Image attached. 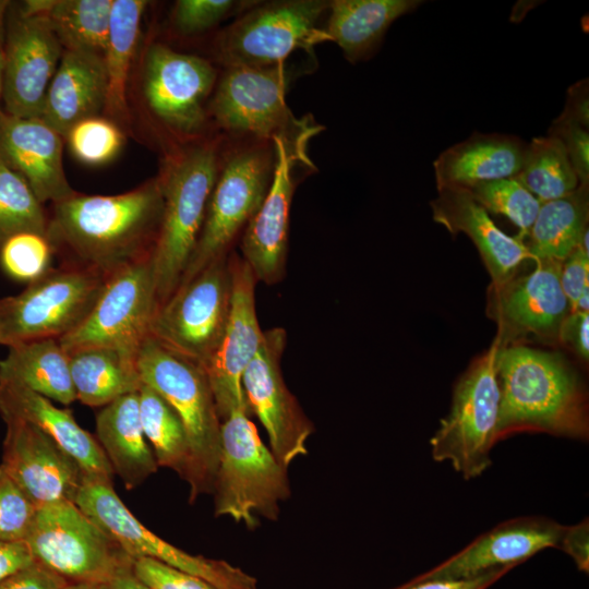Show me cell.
Wrapping results in <instances>:
<instances>
[{"label": "cell", "instance_id": "6da1fadb", "mask_svg": "<svg viewBox=\"0 0 589 589\" xmlns=\"http://www.w3.org/2000/svg\"><path fill=\"white\" fill-rule=\"evenodd\" d=\"M164 208L159 177L115 195L74 193L53 203L47 238L67 264L109 277L152 256Z\"/></svg>", "mask_w": 589, "mask_h": 589}, {"label": "cell", "instance_id": "7a4b0ae2", "mask_svg": "<svg viewBox=\"0 0 589 589\" xmlns=\"http://www.w3.org/2000/svg\"><path fill=\"white\" fill-rule=\"evenodd\" d=\"M496 373L498 440L527 431L587 440L586 392L561 357L526 346L500 345Z\"/></svg>", "mask_w": 589, "mask_h": 589}, {"label": "cell", "instance_id": "3957f363", "mask_svg": "<svg viewBox=\"0 0 589 589\" xmlns=\"http://www.w3.org/2000/svg\"><path fill=\"white\" fill-rule=\"evenodd\" d=\"M224 137L212 134L165 156L158 173L164 208L151 256L158 305L178 288L197 243L221 157Z\"/></svg>", "mask_w": 589, "mask_h": 589}, {"label": "cell", "instance_id": "277c9868", "mask_svg": "<svg viewBox=\"0 0 589 589\" xmlns=\"http://www.w3.org/2000/svg\"><path fill=\"white\" fill-rule=\"evenodd\" d=\"M298 70L293 63L264 68H219L208 113L213 130L227 140L274 141L308 149L323 127L311 117L297 118L286 94Z\"/></svg>", "mask_w": 589, "mask_h": 589}, {"label": "cell", "instance_id": "5b68a950", "mask_svg": "<svg viewBox=\"0 0 589 589\" xmlns=\"http://www.w3.org/2000/svg\"><path fill=\"white\" fill-rule=\"evenodd\" d=\"M136 366L143 384L155 389L180 418L189 442L190 502L212 493L220 457V425L214 395L197 363L152 336L141 345Z\"/></svg>", "mask_w": 589, "mask_h": 589}, {"label": "cell", "instance_id": "8992f818", "mask_svg": "<svg viewBox=\"0 0 589 589\" xmlns=\"http://www.w3.org/2000/svg\"><path fill=\"white\" fill-rule=\"evenodd\" d=\"M275 165L274 141L224 137L202 230L179 285L232 252L268 192Z\"/></svg>", "mask_w": 589, "mask_h": 589}, {"label": "cell", "instance_id": "52a82bcc", "mask_svg": "<svg viewBox=\"0 0 589 589\" xmlns=\"http://www.w3.org/2000/svg\"><path fill=\"white\" fill-rule=\"evenodd\" d=\"M215 516H228L249 529L256 515L276 520L279 503L290 495L285 469L242 411L220 425V457L214 483Z\"/></svg>", "mask_w": 589, "mask_h": 589}, {"label": "cell", "instance_id": "ba28073f", "mask_svg": "<svg viewBox=\"0 0 589 589\" xmlns=\"http://www.w3.org/2000/svg\"><path fill=\"white\" fill-rule=\"evenodd\" d=\"M218 74L219 68L209 58L159 41L148 46L142 67V95L169 142L168 153L216 134L208 105Z\"/></svg>", "mask_w": 589, "mask_h": 589}, {"label": "cell", "instance_id": "9c48e42d", "mask_svg": "<svg viewBox=\"0 0 589 589\" xmlns=\"http://www.w3.org/2000/svg\"><path fill=\"white\" fill-rule=\"evenodd\" d=\"M25 543L38 564L68 582L107 585L134 561L71 501L38 507Z\"/></svg>", "mask_w": 589, "mask_h": 589}, {"label": "cell", "instance_id": "30bf717a", "mask_svg": "<svg viewBox=\"0 0 589 589\" xmlns=\"http://www.w3.org/2000/svg\"><path fill=\"white\" fill-rule=\"evenodd\" d=\"M328 0L255 1L213 40L218 68H264L284 63L299 48H312Z\"/></svg>", "mask_w": 589, "mask_h": 589}, {"label": "cell", "instance_id": "8fae6325", "mask_svg": "<svg viewBox=\"0 0 589 589\" xmlns=\"http://www.w3.org/2000/svg\"><path fill=\"white\" fill-rule=\"evenodd\" d=\"M498 347L497 338L459 378L450 411L430 441L433 459L450 462L466 480L481 476L490 467L491 450L498 441Z\"/></svg>", "mask_w": 589, "mask_h": 589}, {"label": "cell", "instance_id": "7c38bea8", "mask_svg": "<svg viewBox=\"0 0 589 589\" xmlns=\"http://www.w3.org/2000/svg\"><path fill=\"white\" fill-rule=\"evenodd\" d=\"M107 278L74 265L51 267L19 294L0 300V345L68 335L88 315Z\"/></svg>", "mask_w": 589, "mask_h": 589}, {"label": "cell", "instance_id": "4fadbf2b", "mask_svg": "<svg viewBox=\"0 0 589 589\" xmlns=\"http://www.w3.org/2000/svg\"><path fill=\"white\" fill-rule=\"evenodd\" d=\"M229 255L179 285L158 305L151 325L153 338L203 369L221 339L230 312Z\"/></svg>", "mask_w": 589, "mask_h": 589}, {"label": "cell", "instance_id": "5bb4252c", "mask_svg": "<svg viewBox=\"0 0 589 589\" xmlns=\"http://www.w3.org/2000/svg\"><path fill=\"white\" fill-rule=\"evenodd\" d=\"M74 503L132 558L156 560L199 577L216 589H257L255 578L239 567L221 560L189 554L155 534L130 512L111 480L84 476Z\"/></svg>", "mask_w": 589, "mask_h": 589}, {"label": "cell", "instance_id": "9a60e30c", "mask_svg": "<svg viewBox=\"0 0 589 589\" xmlns=\"http://www.w3.org/2000/svg\"><path fill=\"white\" fill-rule=\"evenodd\" d=\"M157 308L149 257L110 275L85 320L59 338V342L67 352L109 348L136 357L141 345L151 336Z\"/></svg>", "mask_w": 589, "mask_h": 589}, {"label": "cell", "instance_id": "2e32d148", "mask_svg": "<svg viewBox=\"0 0 589 589\" xmlns=\"http://www.w3.org/2000/svg\"><path fill=\"white\" fill-rule=\"evenodd\" d=\"M286 342L285 329L264 332L262 345L242 375L249 414L263 424L271 450L285 469L308 454L306 441L314 431L283 378L280 360Z\"/></svg>", "mask_w": 589, "mask_h": 589}, {"label": "cell", "instance_id": "e0dca14e", "mask_svg": "<svg viewBox=\"0 0 589 589\" xmlns=\"http://www.w3.org/2000/svg\"><path fill=\"white\" fill-rule=\"evenodd\" d=\"M229 257L232 274L230 312L221 339L204 366L221 422L236 411L249 416L242 375L259 351L264 334L255 308L257 280L238 253L232 251Z\"/></svg>", "mask_w": 589, "mask_h": 589}, {"label": "cell", "instance_id": "ac0fdd59", "mask_svg": "<svg viewBox=\"0 0 589 589\" xmlns=\"http://www.w3.org/2000/svg\"><path fill=\"white\" fill-rule=\"evenodd\" d=\"M276 165L272 183L241 238L242 259L257 281L279 283L286 273L290 207L299 182V172L316 170L308 149L293 147L280 139L274 140Z\"/></svg>", "mask_w": 589, "mask_h": 589}, {"label": "cell", "instance_id": "d6986e66", "mask_svg": "<svg viewBox=\"0 0 589 589\" xmlns=\"http://www.w3.org/2000/svg\"><path fill=\"white\" fill-rule=\"evenodd\" d=\"M3 47L1 100L4 112L40 118L63 47L43 14L19 12L9 22Z\"/></svg>", "mask_w": 589, "mask_h": 589}, {"label": "cell", "instance_id": "ffe728a7", "mask_svg": "<svg viewBox=\"0 0 589 589\" xmlns=\"http://www.w3.org/2000/svg\"><path fill=\"white\" fill-rule=\"evenodd\" d=\"M7 424L1 468L37 507L74 502L84 472L51 437L24 420Z\"/></svg>", "mask_w": 589, "mask_h": 589}, {"label": "cell", "instance_id": "44dd1931", "mask_svg": "<svg viewBox=\"0 0 589 589\" xmlns=\"http://www.w3.org/2000/svg\"><path fill=\"white\" fill-rule=\"evenodd\" d=\"M563 528V525L543 516L509 519L416 578L461 579L496 568H514L540 551L557 549Z\"/></svg>", "mask_w": 589, "mask_h": 589}, {"label": "cell", "instance_id": "7402d4cb", "mask_svg": "<svg viewBox=\"0 0 589 589\" xmlns=\"http://www.w3.org/2000/svg\"><path fill=\"white\" fill-rule=\"evenodd\" d=\"M63 140L40 118H19L0 110V159L26 181L41 204L75 193L63 168Z\"/></svg>", "mask_w": 589, "mask_h": 589}, {"label": "cell", "instance_id": "603a6c76", "mask_svg": "<svg viewBox=\"0 0 589 589\" xmlns=\"http://www.w3.org/2000/svg\"><path fill=\"white\" fill-rule=\"evenodd\" d=\"M534 263L530 274L495 287L494 312L505 335H557L570 312L560 281L562 262Z\"/></svg>", "mask_w": 589, "mask_h": 589}, {"label": "cell", "instance_id": "cb8c5ba5", "mask_svg": "<svg viewBox=\"0 0 589 589\" xmlns=\"http://www.w3.org/2000/svg\"><path fill=\"white\" fill-rule=\"evenodd\" d=\"M431 202L433 219L450 233L464 232L477 247L495 287L509 281L518 266L532 260L522 237H510L464 189H441Z\"/></svg>", "mask_w": 589, "mask_h": 589}, {"label": "cell", "instance_id": "d4e9b609", "mask_svg": "<svg viewBox=\"0 0 589 589\" xmlns=\"http://www.w3.org/2000/svg\"><path fill=\"white\" fill-rule=\"evenodd\" d=\"M0 414L29 422L51 437L91 478L112 480L113 470L96 437L69 409L11 381H0Z\"/></svg>", "mask_w": 589, "mask_h": 589}, {"label": "cell", "instance_id": "484cf974", "mask_svg": "<svg viewBox=\"0 0 589 589\" xmlns=\"http://www.w3.org/2000/svg\"><path fill=\"white\" fill-rule=\"evenodd\" d=\"M107 77L99 56L64 50L49 84L40 119L63 139L76 122L105 109Z\"/></svg>", "mask_w": 589, "mask_h": 589}, {"label": "cell", "instance_id": "4316f807", "mask_svg": "<svg viewBox=\"0 0 589 589\" xmlns=\"http://www.w3.org/2000/svg\"><path fill=\"white\" fill-rule=\"evenodd\" d=\"M526 148L527 144L516 136L473 133L433 163L437 190H467L481 182L515 177Z\"/></svg>", "mask_w": 589, "mask_h": 589}, {"label": "cell", "instance_id": "83f0119b", "mask_svg": "<svg viewBox=\"0 0 589 589\" xmlns=\"http://www.w3.org/2000/svg\"><path fill=\"white\" fill-rule=\"evenodd\" d=\"M418 0H330L326 21L315 33V44H337L351 62L368 59L381 44L387 28L414 10Z\"/></svg>", "mask_w": 589, "mask_h": 589}, {"label": "cell", "instance_id": "f1b7e54d", "mask_svg": "<svg viewBox=\"0 0 589 589\" xmlns=\"http://www.w3.org/2000/svg\"><path fill=\"white\" fill-rule=\"evenodd\" d=\"M96 436L113 473L128 490L135 489L156 472L158 465L141 423L137 392L100 408L96 416Z\"/></svg>", "mask_w": 589, "mask_h": 589}, {"label": "cell", "instance_id": "f546056e", "mask_svg": "<svg viewBox=\"0 0 589 589\" xmlns=\"http://www.w3.org/2000/svg\"><path fill=\"white\" fill-rule=\"evenodd\" d=\"M0 381L19 383L64 406L76 400L69 353L58 338L10 346L5 358L0 360Z\"/></svg>", "mask_w": 589, "mask_h": 589}, {"label": "cell", "instance_id": "4dcf8cb0", "mask_svg": "<svg viewBox=\"0 0 589 589\" xmlns=\"http://www.w3.org/2000/svg\"><path fill=\"white\" fill-rule=\"evenodd\" d=\"M69 353L76 400L89 407H104L139 392L141 380L136 357L109 348H84Z\"/></svg>", "mask_w": 589, "mask_h": 589}, {"label": "cell", "instance_id": "1f68e13d", "mask_svg": "<svg viewBox=\"0 0 589 589\" xmlns=\"http://www.w3.org/2000/svg\"><path fill=\"white\" fill-rule=\"evenodd\" d=\"M112 0H28L21 12L45 15L64 50L104 58Z\"/></svg>", "mask_w": 589, "mask_h": 589}, {"label": "cell", "instance_id": "d6a6232c", "mask_svg": "<svg viewBox=\"0 0 589 589\" xmlns=\"http://www.w3.org/2000/svg\"><path fill=\"white\" fill-rule=\"evenodd\" d=\"M147 1L112 0L109 33L104 53L107 77L105 109L111 118L127 121V83L139 43L141 21Z\"/></svg>", "mask_w": 589, "mask_h": 589}, {"label": "cell", "instance_id": "836d02e7", "mask_svg": "<svg viewBox=\"0 0 589 589\" xmlns=\"http://www.w3.org/2000/svg\"><path fill=\"white\" fill-rule=\"evenodd\" d=\"M588 188L541 203L526 244L533 262H563L580 243L588 229Z\"/></svg>", "mask_w": 589, "mask_h": 589}, {"label": "cell", "instance_id": "e575fe53", "mask_svg": "<svg viewBox=\"0 0 589 589\" xmlns=\"http://www.w3.org/2000/svg\"><path fill=\"white\" fill-rule=\"evenodd\" d=\"M140 418L144 435L151 444L158 466L189 477L191 456L184 426L171 406L152 387L139 389Z\"/></svg>", "mask_w": 589, "mask_h": 589}, {"label": "cell", "instance_id": "d590c367", "mask_svg": "<svg viewBox=\"0 0 589 589\" xmlns=\"http://www.w3.org/2000/svg\"><path fill=\"white\" fill-rule=\"evenodd\" d=\"M515 179L540 203L565 197L580 187L562 140L553 134L534 137L527 144Z\"/></svg>", "mask_w": 589, "mask_h": 589}, {"label": "cell", "instance_id": "8d00e7d4", "mask_svg": "<svg viewBox=\"0 0 589 589\" xmlns=\"http://www.w3.org/2000/svg\"><path fill=\"white\" fill-rule=\"evenodd\" d=\"M48 218L26 181L0 159V247L21 232L47 236Z\"/></svg>", "mask_w": 589, "mask_h": 589}, {"label": "cell", "instance_id": "74e56055", "mask_svg": "<svg viewBox=\"0 0 589 589\" xmlns=\"http://www.w3.org/2000/svg\"><path fill=\"white\" fill-rule=\"evenodd\" d=\"M488 213L507 217L520 229V237L529 233L541 203L515 177L478 183L466 190Z\"/></svg>", "mask_w": 589, "mask_h": 589}, {"label": "cell", "instance_id": "f35d334b", "mask_svg": "<svg viewBox=\"0 0 589 589\" xmlns=\"http://www.w3.org/2000/svg\"><path fill=\"white\" fill-rule=\"evenodd\" d=\"M72 156L87 166L113 160L124 145L121 129L111 120L94 116L76 122L64 136Z\"/></svg>", "mask_w": 589, "mask_h": 589}, {"label": "cell", "instance_id": "ab89813d", "mask_svg": "<svg viewBox=\"0 0 589 589\" xmlns=\"http://www.w3.org/2000/svg\"><path fill=\"white\" fill-rule=\"evenodd\" d=\"M53 253L47 236L21 232L0 247V267L10 278L29 284L51 268Z\"/></svg>", "mask_w": 589, "mask_h": 589}, {"label": "cell", "instance_id": "60d3db41", "mask_svg": "<svg viewBox=\"0 0 589 589\" xmlns=\"http://www.w3.org/2000/svg\"><path fill=\"white\" fill-rule=\"evenodd\" d=\"M255 1L239 0H178L170 14L172 32L182 37H194L214 29L223 21L239 15Z\"/></svg>", "mask_w": 589, "mask_h": 589}, {"label": "cell", "instance_id": "b9f144b4", "mask_svg": "<svg viewBox=\"0 0 589 589\" xmlns=\"http://www.w3.org/2000/svg\"><path fill=\"white\" fill-rule=\"evenodd\" d=\"M37 508L0 466V540L25 542Z\"/></svg>", "mask_w": 589, "mask_h": 589}, {"label": "cell", "instance_id": "7bdbcfd3", "mask_svg": "<svg viewBox=\"0 0 589 589\" xmlns=\"http://www.w3.org/2000/svg\"><path fill=\"white\" fill-rule=\"evenodd\" d=\"M133 573L151 589H216L199 577L148 557L134 558Z\"/></svg>", "mask_w": 589, "mask_h": 589}, {"label": "cell", "instance_id": "ee69618b", "mask_svg": "<svg viewBox=\"0 0 589 589\" xmlns=\"http://www.w3.org/2000/svg\"><path fill=\"white\" fill-rule=\"evenodd\" d=\"M558 136L566 149L569 161L577 175L579 184L589 183V134L588 129L574 122H554L551 133Z\"/></svg>", "mask_w": 589, "mask_h": 589}, {"label": "cell", "instance_id": "f6af8a7d", "mask_svg": "<svg viewBox=\"0 0 589 589\" xmlns=\"http://www.w3.org/2000/svg\"><path fill=\"white\" fill-rule=\"evenodd\" d=\"M589 256L579 245L561 263L560 281L570 312L582 290L589 286Z\"/></svg>", "mask_w": 589, "mask_h": 589}, {"label": "cell", "instance_id": "bcb514c9", "mask_svg": "<svg viewBox=\"0 0 589 589\" xmlns=\"http://www.w3.org/2000/svg\"><path fill=\"white\" fill-rule=\"evenodd\" d=\"M68 584L37 562L0 581V589H62Z\"/></svg>", "mask_w": 589, "mask_h": 589}, {"label": "cell", "instance_id": "7dc6e473", "mask_svg": "<svg viewBox=\"0 0 589 589\" xmlns=\"http://www.w3.org/2000/svg\"><path fill=\"white\" fill-rule=\"evenodd\" d=\"M512 567L492 569L481 575L461 579H417L394 589H488L506 575Z\"/></svg>", "mask_w": 589, "mask_h": 589}, {"label": "cell", "instance_id": "c3c4849f", "mask_svg": "<svg viewBox=\"0 0 589 589\" xmlns=\"http://www.w3.org/2000/svg\"><path fill=\"white\" fill-rule=\"evenodd\" d=\"M557 549L564 551L580 572H589V522L588 519L564 526Z\"/></svg>", "mask_w": 589, "mask_h": 589}, {"label": "cell", "instance_id": "681fc988", "mask_svg": "<svg viewBox=\"0 0 589 589\" xmlns=\"http://www.w3.org/2000/svg\"><path fill=\"white\" fill-rule=\"evenodd\" d=\"M589 314L588 312H569L562 322L557 336L572 348L584 361L589 357Z\"/></svg>", "mask_w": 589, "mask_h": 589}, {"label": "cell", "instance_id": "f907efd6", "mask_svg": "<svg viewBox=\"0 0 589 589\" xmlns=\"http://www.w3.org/2000/svg\"><path fill=\"white\" fill-rule=\"evenodd\" d=\"M555 122H574L588 129L589 97L587 80L574 84L568 89L565 109Z\"/></svg>", "mask_w": 589, "mask_h": 589}, {"label": "cell", "instance_id": "816d5d0a", "mask_svg": "<svg viewBox=\"0 0 589 589\" xmlns=\"http://www.w3.org/2000/svg\"><path fill=\"white\" fill-rule=\"evenodd\" d=\"M34 563L36 561L25 542L0 540V581Z\"/></svg>", "mask_w": 589, "mask_h": 589}, {"label": "cell", "instance_id": "f5cc1de1", "mask_svg": "<svg viewBox=\"0 0 589 589\" xmlns=\"http://www.w3.org/2000/svg\"><path fill=\"white\" fill-rule=\"evenodd\" d=\"M109 589H151L133 573V566L118 573L108 584Z\"/></svg>", "mask_w": 589, "mask_h": 589}, {"label": "cell", "instance_id": "db71d44e", "mask_svg": "<svg viewBox=\"0 0 589 589\" xmlns=\"http://www.w3.org/2000/svg\"><path fill=\"white\" fill-rule=\"evenodd\" d=\"M62 589H109V587L97 582H68Z\"/></svg>", "mask_w": 589, "mask_h": 589}, {"label": "cell", "instance_id": "11a10c76", "mask_svg": "<svg viewBox=\"0 0 589 589\" xmlns=\"http://www.w3.org/2000/svg\"><path fill=\"white\" fill-rule=\"evenodd\" d=\"M9 5V1L0 0V53L4 47V14Z\"/></svg>", "mask_w": 589, "mask_h": 589}, {"label": "cell", "instance_id": "9f6ffc18", "mask_svg": "<svg viewBox=\"0 0 589 589\" xmlns=\"http://www.w3.org/2000/svg\"><path fill=\"white\" fill-rule=\"evenodd\" d=\"M2 68H3V51L0 53V100H1V79H2Z\"/></svg>", "mask_w": 589, "mask_h": 589}]
</instances>
